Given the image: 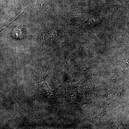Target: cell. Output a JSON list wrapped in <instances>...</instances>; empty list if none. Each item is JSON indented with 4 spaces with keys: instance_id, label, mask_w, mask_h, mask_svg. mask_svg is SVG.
<instances>
[]
</instances>
